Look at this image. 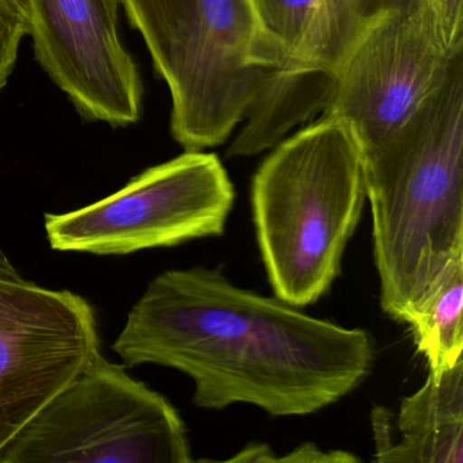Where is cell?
<instances>
[{
  "instance_id": "cell-1",
  "label": "cell",
  "mask_w": 463,
  "mask_h": 463,
  "mask_svg": "<svg viewBox=\"0 0 463 463\" xmlns=\"http://www.w3.org/2000/svg\"><path fill=\"white\" fill-rule=\"evenodd\" d=\"M126 367L175 368L194 381V403H250L272 416H306L370 375L375 349L363 329L298 310L279 298L196 267L156 276L112 345Z\"/></svg>"
},
{
  "instance_id": "cell-2",
  "label": "cell",
  "mask_w": 463,
  "mask_h": 463,
  "mask_svg": "<svg viewBox=\"0 0 463 463\" xmlns=\"http://www.w3.org/2000/svg\"><path fill=\"white\" fill-rule=\"evenodd\" d=\"M362 161L382 310L408 324L449 260L463 253V63Z\"/></svg>"
},
{
  "instance_id": "cell-3",
  "label": "cell",
  "mask_w": 463,
  "mask_h": 463,
  "mask_svg": "<svg viewBox=\"0 0 463 463\" xmlns=\"http://www.w3.org/2000/svg\"><path fill=\"white\" fill-rule=\"evenodd\" d=\"M365 197L362 151L345 121L322 118L275 146L254 175L251 210L276 298L305 307L329 291Z\"/></svg>"
},
{
  "instance_id": "cell-4",
  "label": "cell",
  "mask_w": 463,
  "mask_h": 463,
  "mask_svg": "<svg viewBox=\"0 0 463 463\" xmlns=\"http://www.w3.org/2000/svg\"><path fill=\"white\" fill-rule=\"evenodd\" d=\"M172 94L173 137L185 151L223 145L245 120L264 70L251 59L250 0H120Z\"/></svg>"
},
{
  "instance_id": "cell-5",
  "label": "cell",
  "mask_w": 463,
  "mask_h": 463,
  "mask_svg": "<svg viewBox=\"0 0 463 463\" xmlns=\"http://www.w3.org/2000/svg\"><path fill=\"white\" fill-rule=\"evenodd\" d=\"M191 462L177 409L101 352L0 449V463Z\"/></svg>"
},
{
  "instance_id": "cell-6",
  "label": "cell",
  "mask_w": 463,
  "mask_h": 463,
  "mask_svg": "<svg viewBox=\"0 0 463 463\" xmlns=\"http://www.w3.org/2000/svg\"><path fill=\"white\" fill-rule=\"evenodd\" d=\"M256 20L251 59L264 70L230 158L275 147L324 113L364 18L351 0H250Z\"/></svg>"
},
{
  "instance_id": "cell-7",
  "label": "cell",
  "mask_w": 463,
  "mask_h": 463,
  "mask_svg": "<svg viewBox=\"0 0 463 463\" xmlns=\"http://www.w3.org/2000/svg\"><path fill=\"white\" fill-rule=\"evenodd\" d=\"M234 199L215 154L185 151L140 173L107 199L61 215L45 213V232L53 250L126 256L219 237Z\"/></svg>"
},
{
  "instance_id": "cell-8",
  "label": "cell",
  "mask_w": 463,
  "mask_h": 463,
  "mask_svg": "<svg viewBox=\"0 0 463 463\" xmlns=\"http://www.w3.org/2000/svg\"><path fill=\"white\" fill-rule=\"evenodd\" d=\"M463 63L439 39L424 5L383 10L365 20L322 118L351 127L363 156L394 137Z\"/></svg>"
},
{
  "instance_id": "cell-9",
  "label": "cell",
  "mask_w": 463,
  "mask_h": 463,
  "mask_svg": "<svg viewBox=\"0 0 463 463\" xmlns=\"http://www.w3.org/2000/svg\"><path fill=\"white\" fill-rule=\"evenodd\" d=\"M99 352L85 298L0 279V449Z\"/></svg>"
},
{
  "instance_id": "cell-10",
  "label": "cell",
  "mask_w": 463,
  "mask_h": 463,
  "mask_svg": "<svg viewBox=\"0 0 463 463\" xmlns=\"http://www.w3.org/2000/svg\"><path fill=\"white\" fill-rule=\"evenodd\" d=\"M34 56L85 120L137 123L143 83L118 34L120 0H29Z\"/></svg>"
},
{
  "instance_id": "cell-11",
  "label": "cell",
  "mask_w": 463,
  "mask_h": 463,
  "mask_svg": "<svg viewBox=\"0 0 463 463\" xmlns=\"http://www.w3.org/2000/svg\"><path fill=\"white\" fill-rule=\"evenodd\" d=\"M397 427L398 443L389 424L373 427L376 462H463V359L428 373L424 384L401 402Z\"/></svg>"
},
{
  "instance_id": "cell-12",
  "label": "cell",
  "mask_w": 463,
  "mask_h": 463,
  "mask_svg": "<svg viewBox=\"0 0 463 463\" xmlns=\"http://www.w3.org/2000/svg\"><path fill=\"white\" fill-rule=\"evenodd\" d=\"M463 253L449 260L408 322L432 373L463 359Z\"/></svg>"
},
{
  "instance_id": "cell-13",
  "label": "cell",
  "mask_w": 463,
  "mask_h": 463,
  "mask_svg": "<svg viewBox=\"0 0 463 463\" xmlns=\"http://www.w3.org/2000/svg\"><path fill=\"white\" fill-rule=\"evenodd\" d=\"M29 33V0H0V91L6 88L17 63L21 42Z\"/></svg>"
},
{
  "instance_id": "cell-14",
  "label": "cell",
  "mask_w": 463,
  "mask_h": 463,
  "mask_svg": "<svg viewBox=\"0 0 463 463\" xmlns=\"http://www.w3.org/2000/svg\"><path fill=\"white\" fill-rule=\"evenodd\" d=\"M449 53L463 51V0H421Z\"/></svg>"
},
{
  "instance_id": "cell-15",
  "label": "cell",
  "mask_w": 463,
  "mask_h": 463,
  "mask_svg": "<svg viewBox=\"0 0 463 463\" xmlns=\"http://www.w3.org/2000/svg\"><path fill=\"white\" fill-rule=\"evenodd\" d=\"M359 458L345 451H322L314 443H305L284 457H276L275 462H359Z\"/></svg>"
},
{
  "instance_id": "cell-16",
  "label": "cell",
  "mask_w": 463,
  "mask_h": 463,
  "mask_svg": "<svg viewBox=\"0 0 463 463\" xmlns=\"http://www.w3.org/2000/svg\"><path fill=\"white\" fill-rule=\"evenodd\" d=\"M351 4L354 5V10L360 17L368 20L383 10L411 6V5L422 4V2L421 0H351Z\"/></svg>"
},
{
  "instance_id": "cell-17",
  "label": "cell",
  "mask_w": 463,
  "mask_h": 463,
  "mask_svg": "<svg viewBox=\"0 0 463 463\" xmlns=\"http://www.w3.org/2000/svg\"><path fill=\"white\" fill-rule=\"evenodd\" d=\"M276 455L267 444H251L245 449L230 458L229 462H275Z\"/></svg>"
},
{
  "instance_id": "cell-18",
  "label": "cell",
  "mask_w": 463,
  "mask_h": 463,
  "mask_svg": "<svg viewBox=\"0 0 463 463\" xmlns=\"http://www.w3.org/2000/svg\"><path fill=\"white\" fill-rule=\"evenodd\" d=\"M0 279H9V280H24L20 273L17 272L12 262L7 259L5 251L0 248Z\"/></svg>"
}]
</instances>
